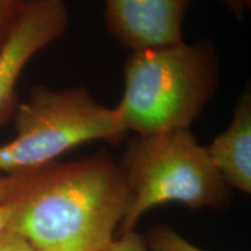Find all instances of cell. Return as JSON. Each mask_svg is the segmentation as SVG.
<instances>
[{
  "label": "cell",
  "instance_id": "ba28073f",
  "mask_svg": "<svg viewBox=\"0 0 251 251\" xmlns=\"http://www.w3.org/2000/svg\"><path fill=\"white\" fill-rule=\"evenodd\" d=\"M149 246L155 251H206L190 243L169 227H157L149 235Z\"/></svg>",
  "mask_w": 251,
  "mask_h": 251
},
{
  "label": "cell",
  "instance_id": "4fadbf2b",
  "mask_svg": "<svg viewBox=\"0 0 251 251\" xmlns=\"http://www.w3.org/2000/svg\"><path fill=\"white\" fill-rule=\"evenodd\" d=\"M24 172L12 175L0 174V200L5 199L19 186L21 179H23Z\"/></svg>",
  "mask_w": 251,
  "mask_h": 251
},
{
  "label": "cell",
  "instance_id": "9c48e42d",
  "mask_svg": "<svg viewBox=\"0 0 251 251\" xmlns=\"http://www.w3.org/2000/svg\"><path fill=\"white\" fill-rule=\"evenodd\" d=\"M17 188L8 197H6L5 199L0 200V241L7 234L12 233V226H13L18 211V199L17 196H15Z\"/></svg>",
  "mask_w": 251,
  "mask_h": 251
},
{
  "label": "cell",
  "instance_id": "30bf717a",
  "mask_svg": "<svg viewBox=\"0 0 251 251\" xmlns=\"http://www.w3.org/2000/svg\"><path fill=\"white\" fill-rule=\"evenodd\" d=\"M23 2L24 0H0V48L7 39Z\"/></svg>",
  "mask_w": 251,
  "mask_h": 251
},
{
  "label": "cell",
  "instance_id": "7a4b0ae2",
  "mask_svg": "<svg viewBox=\"0 0 251 251\" xmlns=\"http://www.w3.org/2000/svg\"><path fill=\"white\" fill-rule=\"evenodd\" d=\"M219 78V54L207 40L136 50L125 62L124 93L114 108L135 136L191 129Z\"/></svg>",
  "mask_w": 251,
  "mask_h": 251
},
{
  "label": "cell",
  "instance_id": "8fae6325",
  "mask_svg": "<svg viewBox=\"0 0 251 251\" xmlns=\"http://www.w3.org/2000/svg\"><path fill=\"white\" fill-rule=\"evenodd\" d=\"M107 251H148L144 246L142 238L135 231L124 233L119 240L114 241Z\"/></svg>",
  "mask_w": 251,
  "mask_h": 251
},
{
  "label": "cell",
  "instance_id": "5bb4252c",
  "mask_svg": "<svg viewBox=\"0 0 251 251\" xmlns=\"http://www.w3.org/2000/svg\"><path fill=\"white\" fill-rule=\"evenodd\" d=\"M237 20H242L247 12L250 11L251 0H219Z\"/></svg>",
  "mask_w": 251,
  "mask_h": 251
},
{
  "label": "cell",
  "instance_id": "5b68a950",
  "mask_svg": "<svg viewBox=\"0 0 251 251\" xmlns=\"http://www.w3.org/2000/svg\"><path fill=\"white\" fill-rule=\"evenodd\" d=\"M68 25L64 0H24L0 48V128L13 120L20 103L17 84L26 65L58 40Z\"/></svg>",
  "mask_w": 251,
  "mask_h": 251
},
{
  "label": "cell",
  "instance_id": "6da1fadb",
  "mask_svg": "<svg viewBox=\"0 0 251 251\" xmlns=\"http://www.w3.org/2000/svg\"><path fill=\"white\" fill-rule=\"evenodd\" d=\"M12 233L36 250L107 251L131 205L120 166L99 152L25 171Z\"/></svg>",
  "mask_w": 251,
  "mask_h": 251
},
{
  "label": "cell",
  "instance_id": "8992f818",
  "mask_svg": "<svg viewBox=\"0 0 251 251\" xmlns=\"http://www.w3.org/2000/svg\"><path fill=\"white\" fill-rule=\"evenodd\" d=\"M193 0H105V26L130 51L175 45Z\"/></svg>",
  "mask_w": 251,
  "mask_h": 251
},
{
  "label": "cell",
  "instance_id": "3957f363",
  "mask_svg": "<svg viewBox=\"0 0 251 251\" xmlns=\"http://www.w3.org/2000/svg\"><path fill=\"white\" fill-rule=\"evenodd\" d=\"M119 166L131 193L122 234L133 231L153 207L178 202L194 209H221L230 201V188L191 129L134 136Z\"/></svg>",
  "mask_w": 251,
  "mask_h": 251
},
{
  "label": "cell",
  "instance_id": "52a82bcc",
  "mask_svg": "<svg viewBox=\"0 0 251 251\" xmlns=\"http://www.w3.org/2000/svg\"><path fill=\"white\" fill-rule=\"evenodd\" d=\"M229 188L251 193V89L248 83L233 109L230 124L206 147Z\"/></svg>",
  "mask_w": 251,
  "mask_h": 251
},
{
  "label": "cell",
  "instance_id": "7c38bea8",
  "mask_svg": "<svg viewBox=\"0 0 251 251\" xmlns=\"http://www.w3.org/2000/svg\"><path fill=\"white\" fill-rule=\"evenodd\" d=\"M28 241L15 233H9L0 241V251H33Z\"/></svg>",
  "mask_w": 251,
  "mask_h": 251
},
{
  "label": "cell",
  "instance_id": "277c9868",
  "mask_svg": "<svg viewBox=\"0 0 251 251\" xmlns=\"http://www.w3.org/2000/svg\"><path fill=\"white\" fill-rule=\"evenodd\" d=\"M12 121L14 139L0 146L2 175L42 168L92 141L118 144L128 135L115 108L99 102L83 86H34Z\"/></svg>",
  "mask_w": 251,
  "mask_h": 251
},
{
  "label": "cell",
  "instance_id": "9a60e30c",
  "mask_svg": "<svg viewBox=\"0 0 251 251\" xmlns=\"http://www.w3.org/2000/svg\"><path fill=\"white\" fill-rule=\"evenodd\" d=\"M33 251H45V250H36V249H34Z\"/></svg>",
  "mask_w": 251,
  "mask_h": 251
}]
</instances>
